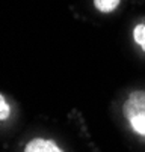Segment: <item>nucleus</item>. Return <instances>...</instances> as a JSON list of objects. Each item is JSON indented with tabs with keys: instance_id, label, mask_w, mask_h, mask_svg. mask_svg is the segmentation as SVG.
<instances>
[{
	"instance_id": "1",
	"label": "nucleus",
	"mask_w": 145,
	"mask_h": 152,
	"mask_svg": "<svg viewBox=\"0 0 145 152\" xmlns=\"http://www.w3.org/2000/svg\"><path fill=\"white\" fill-rule=\"evenodd\" d=\"M122 113L133 131L145 137V91H133L122 105Z\"/></svg>"
},
{
	"instance_id": "2",
	"label": "nucleus",
	"mask_w": 145,
	"mask_h": 152,
	"mask_svg": "<svg viewBox=\"0 0 145 152\" xmlns=\"http://www.w3.org/2000/svg\"><path fill=\"white\" fill-rule=\"evenodd\" d=\"M24 152H64L53 140L49 139H32L26 148Z\"/></svg>"
},
{
	"instance_id": "3",
	"label": "nucleus",
	"mask_w": 145,
	"mask_h": 152,
	"mask_svg": "<svg viewBox=\"0 0 145 152\" xmlns=\"http://www.w3.org/2000/svg\"><path fill=\"white\" fill-rule=\"evenodd\" d=\"M119 2L121 0H94V5H95V8L100 12L109 14V12H112V11H115L118 8Z\"/></svg>"
},
{
	"instance_id": "4",
	"label": "nucleus",
	"mask_w": 145,
	"mask_h": 152,
	"mask_svg": "<svg viewBox=\"0 0 145 152\" xmlns=\"http://www.w3.org/2000/svg\"><path fill=\"white\" fill-rule=\"evenodd\" d=\"M133 38L138 45H141V48L145 51V24H138L133 29Z\"/></svg>"
},
{
	"instance_id": "5",
	"label": "nucleus",
	"mask_w": 145,
	"mask_h": 152,
	"mask_svg": "<svg viewBox=\"0 0 145 152\" xmlns=\"http://www.w3.org/2000/svg\"><path fill=\"white\" fill-rule=\"evenodd\" d=\"M11 116V107L6 102L5 96L0 94V121H6Z\"/></svg>"
}]
</instances>
